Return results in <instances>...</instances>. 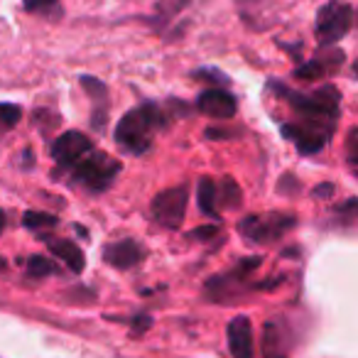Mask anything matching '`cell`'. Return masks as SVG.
Wrapping results in <instances>:
<instances>
[{"label":"cell","instance_id":"cell-1","mask_svg":"<svg viewBox=\"0 0 358 358\" xmlns=\"http://www.w3.org/2000/svg\"><path fill=\"white\" fill-rule=\"evenodd\" d=\"M268 89L292 110V120L280 125V133L297 148L299 155L322 152L334 138L341 115V91L334 84H324L312 94H302L275 79L268 81Z\"/></svg>","mask_w":358,"mask_h":358},{"label":"cell","instance_id":"cell-2","mask_svg":"<svg viewBox=\"0 0 358 358\" xmlns=\"http://www.w3.org/2000/svg\"><path fill=\"white\" fill-rule=\"evenodd\" d=\"M164 120H167V115H164L162 106H157L155 101H143L118 120L113 133L115 145L123 155L140 157V155L150 152L155 135L164 128Z\"/></svg>","mask_w":358,"mask_h":358},{"label":"cell","instance_id":"cell-3","mask_svg":"<svg viewBox=\"0 0 358 358\" xmlns=\"http://www.w3.org/2000/svg\"><path fill=\"white\" fill-rule=\"evenodd\" d=\"M118 172H120L118 159H113L108 152H101L94 145L89 152L81 155V157L62 174L69 177L66 182H69L71 187H79V189L89 192V194H103V192L113 185V179L118 177Z\"/></svg>","mask_w":358,"mask_h":358},{"label":"cell","instance_id":"cell-4","mask_svg":"<svg viewBox=\"0 0 358 358\" xmlns=\"http://www.w3.org/2000/svg\"><path fill=\"white\" fill-rule=\"evenodd\" d=\"M297 226V216L289 211H268L250 214L238 221V234L253 245H270Z\"/></svg>","mask_w":358,"mask_h":358},{"label":"cell","instance_id":"cell-5","mask_svg":"<svg viewBox=\"0 0 358 358\" xmlns=\"http://www.w3.org/2000/svg\"><path fill=\"white\" fill-rule=\"evenodd\" d=\"M260 268V258L250 255V258H241V263H236L229 273H221V275H214V278L206 282L204 292H206V299L211 302H221V304H231L236 302L238 297H243L248 292V278Z\"/></svg>","mask_w":358,"mask_h":358},{"label":"cell","instance_id":"cell-6","mask_svg":"<svg viewBox=\"0 0 358 358\" xmlns=\"http://www.w3.org/2000/svg\"><path fill=\"white\" fill-rule=\"evenodd\" d=\"M353 15H356L353 6L346 0H329L327 6L319 8L317 25H314L319 47H334L336 42H341L351 32Z\"/></svg>","mask_w":358,"mask_h":358},{"label":"cell","instance_id":"cell-7","mask_svg":"<svg viewBox=\"0 0 358 358\" xmlns=\"http://www.w3.org/2000/svg\"><path fill=\"white\" fill-rule=\"evenodd\" d=\"M187 204H189V187L179 185L159 192L152 199V219L167 231H177L185 221Z\"/></svg>","mask_w":358,"mask_h":358},{"label":"cell","instance_id":"cell-8","mask_svg":"<svg viewBox=\"0 0 358 358\" xmlns=\"http://www.w3.org/2000/svg\"><path fill=\"white\" fill-rule=\"evenodd\" d=\"M343 62H346V52L343 50H338V47H322L309 62L294 66L292 76L294 79H304V81L327 79V76H331L336 69H341Z\"/></svg>","mask_w":358,"mask_h":358},{"label":"cell","instance_id":"cell-9","mask_svg":"<svg viewBox=\"0 0 358 358\" xmlns=\"http://www.w3.org/2000/svg\"><path fill=\"white\" fill-rule=\"evenodd\" d=\"M91 148H94V143H91L84 133H79V130H66L64 135H59V138L52 143V159L57 162L55 177L59 179V174L66 172V169H69L81 155L89 152Z\"/></svg>","mask_w":358,"mask_h":358},{"label":"cell","instance_id":"cell-10","mask_svg":"<svg viewBox=\"0 0 358 358\" xmlns=\"http://www.w3.org/2000/svg\"><path fill=\"white\" fill-rule=\"evenodd\" d=\"M196 110L216 120H231L238 113V101L226 89H206L196 96Z\"/></svg>","mask_w":358,"mask_h":358},{"label":"cell","instance_id":"cell-11","mask_svg":"<svg viewBox=\"0 0 358 358\" xmlns=\"http://www.w3.org/2000/svg\"><path fill=\"white\" fill-rule=\"evenodd\" d=\"M101 258L115 270H130L143 263L145 245L138 243L135 238H120V241H113V243H106L103 248H101Z\"/></svg>","mask_w":358,"mask_h":358},{"label":"cell","instance_id":"cell-12","mask_svg":"<svg viewBox=\"0 0 358 358\" xmlns=\"http://www.w3.org/2000/svg\"><path fill=\"white\" fill-rule=\"evenodd\" d=\"M79 81L91 99V128L96 133H103L106 125H108V89H106L103 81L89 74L81 76Z\"/></svg>","mask_w":358,"mask_h":358},{"label":"cell","instance_id":"cell-13","mask_svg":"<svg viewBox=\"0 0 358 358\" xmlns=\"http://www.w3.org/2000/svg\"><path fill=\"white\" fill-rule=\"evenodd\" d=\"M229 334V351L234 358H253L255 356V338H253V324L248 314L234 317L226 329Z\"/></svg>","mask_w":358,"mask_h":358},{"label":"cell","instance_id":"cell-14","mask_svg":"<svg viewBox=\"0 0 358 358\" xmlns=\"http://www.w3.org/2000/svg\"><path fill=\"white\" fill-rule=\"evenodd\" d=\"M289 346H292V331L282 319H270L263 329V341L260 351L265 358H287Z\"/></svg>","mask_w":358,"mask_h":358},{"label":"cell","instance_id":"cell-15","mask_svg":"<svg viewBox=\"0 0 358 358\" xmlns=\"http://www.w3.org/2000/svg\"><path fill=\"white\" fill-rule=\"evenodd\" d=\"M40 241H45L47 248H50V253L55 255V258H59L62 263H64L66 268H69L74 275L84 273V268H86L84 250H81L79 245L74 243V241H69V238H55V236H42Z\"/></svg>","mask_w":358,"mask_h":358},{"label":"cell","instance_id":"cell-16","mask_svg":"<svg viewBox=\"0 0 358 358\" xmlns=\"http://www.w3.org/2000/svg\"><path fill=\"white\" fill-rule=\"evenodd\" d=\"M196 201H199V211L209 219H219V209H216V182L211 177H201L199 187H196Z\"/></svg>","mask_w":358,"mask_h":358},{"label":"cell","instance_id":"cell-17","mask_svg":"<svg viewBox=\"0 0 358 358\" xmlns=\"http://www.w3.org/2000/svg\"><path fill=\"white\" fill-rule=\"evenodd\" d=\"M22 10L30 15L47 17V20H59L64 15L59 0H22Z\"/></svg>","mask_w":358,"mask_h":358},{"label":"cell","instance_id":"cell-18","mask_svg":"<svg viewBox=\"0 0 358 358\" xmlns=\"http://www.w3.org/2000/svg\"><path fill=\"white\" fill-rule=\"evenodd\" d=\"M216 201H221L224 209H238L241 201H243V192L236 185L234 177L221 179V187H216Z\"/></svg>","mask_w":358,"mask_h":358},{"label":"cell","instance_id":"cell-19","mask_svg":"<svg viewBox=\"0 0 358 358\" xmlns=\"http://www.w3.org/2000/svg\"><path fill=\"white\" fill-rule=\"evenodd\" d=\"M189 3L192 0H159L157 8H155L152 22H157V25H167V22L172 20L174 15H179V13L185 10Z\"/></svg>","mask_w":358,"mask_h":358},{"label":"cell","instance_id":"cell-20","mask_svg":"<svg viewBox=\"0 0 358 358\" xmlns=\"http://www.w3.org/2000/svg\"><path fill=\"white\" fill-rule=\"evenodd\" d=\"M27 278L32 280H42V278H50V275L57 273V265L52 263V258H45V255H30L27 258Z\"/></svg>","mask_w":358,"mask_h":358},{"label":"cell","instance_id":"cell-21","mask_svg":"<svg viewBox=\"0 0 358 358\" xmlns=\"http://www.w3.org/2000/svg\"><path fill=\"white\" fill-rule=\"evenodd\" d=\"M59 224L55 214H47V211H25L22 214V226L30 231H45V229H55Z\"/></svg>","mask_w":358,"mask_h":358},{"label":"cell","instance_id":"cell-22","mask_svg":"<svg viewBox=\"0 0 358 358\" xmlns=\"http://www.w3.org/2000/svg\"><path fill=\"white\" fill-rule=\"evenodd\" d=\"M22 118V108L17 103H6V101H0V133H6V130H13Z\"/></svg>","mask_w":358,"mask_h":358},{"label":"cell","instance_id":"cell-23","mask_svg":"<svg viewBox=\"0 0 358 358\" xmlns=\"http://www.w3.org/2000/svg\"><path fill=\"white\" fill-rule=\"evenodd\" d=\"M192 76L194 79H201V81H209V84H216L221 89V86H226L229 84V76L224 74V71H219V69H209V66H201V69H194L192 71Z\"/></svg>","mask_w":358,"mask_h":358},{"label":"cell","instance_id":"cell-24","mask_svg":"<svg viewBox=\"0 0 358 358\" xmlns=\"http://www.w3.org/2000/svg\"><path fill=\"white\" fill-rule=\"evenodd\" d=\"M346 159H348V167L356 172V164H358V128L353 125L346 135Z\"/></svg>","mask_w":358,"mask_h":358},{"label":"cell","instance_id":"cell-25","mask_svg":"<svg viewBox=\"0 0 358 358\" xmlns=\"http://www.w3.org/2000/svg\"><path fill=\"white\" fill-rule=\"evenodd\" d=\"M152 327V317L150 314H135L133 319H130V331H133V336H143L148 329Z\"/></svg>","mask_w":358,"mask_h":358},{"label":"cell","instance_id":"cell-26","mask_svg":"<svg viewBox=\"0 0 358 358\" xmlns=\"http://www.w3.org/2000/svg\"><path fill=\"white\" fill-rule=\"evenodd\" d=\"M299 189H302V185H299V182L292 177V174H285V179L278 185V192H280V194L294 196V194H299Z\"/></svg>","mask_w":358,"mask_h":358},{"label":"cell","instance_id":"cell-27","mask_svg":"<svg viewBox=\"0 0 358 358\" xmlns=\"http://www.w3.org/2000/svg\"><path fill=\"white\" fill-rule=\"evenodd\" d=\"M216 234H219V226H199V229L192 231L189 238H194V241H211Z\"/></svg>","mask_w":358,"mask_h":358},{"label":"cell","instance_id":"cell-28","mask_svg":"<svg viewBox=\"0 0 358 358\" xmlns=\"http://www.w3.org/2000/svg\"><path fill=\"white\" fill-rule=\"evenodd\" d=\"M312 194L317 196V199H327V196H331V194H334V185H331V182H327V185L314 187Z\"/></svg>","mask_w":358,"mask_h":358},{"label":"cell","instance_id":"cell-29","mask_svg":"<svg viewBox=\"0 0 358 358\" xmlns=\"http://www.w3.org/2000/svg\"><path fill=\"white\" fill-rule=\"evenodd\" d=\"M3 231H6V211L0 209V234H3Z\"/></svg>","mask_w":358,"mask_h":358}]
</instances>
